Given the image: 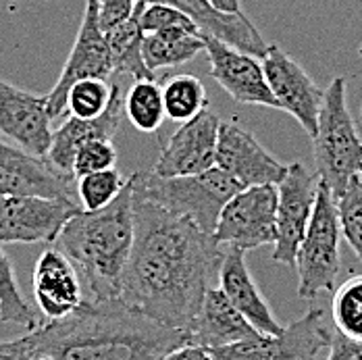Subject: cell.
I'll list each match as a JSON object with an SVG mask.
<instances>
[{
  "label": "cell",
  "instance_id": "6da1fadb",
  "mask_svg": "<svg viewBox=\"0 0 362 360\" xmlns=\"http://www.w3.org/2000/svg\"><path fill=\"white\" fill-rule=\"evenodd\" d=\"M223 252L225 246L194 221L134 192V246L119 298L156 323L187 331L218 275Z\"/></svg>",
  "mask_w": 362,
  "mask_h": 360
},
{
  "label": "cell",
  "instance_id": "7a4b0ae2",
  "mask_svg": "<svg viewBox=\"0 0 362 360\" xmlns=\"http://www.w3.org/2000/svg\"><path fill=\"white\" fill-rule=\"evenodd\" d=\"M23 337L34 360H163L189 344L185 331L156 323L121 298L83 300L69 317Z\"/></svg>",
  "mask_w": 362,
  "mask_h": 360
},
{
  "label": "cell",
  "instance_id": "3957f363",
  "mask_svg": "<svg viewBox=\"0 0 362 360\" xmlns=\"http://www.w3.org/2000/svg\"><path fill=\"white\" fill-rule=\"evenodd\" d=\"M57 248L79 267L90 300L119 298L121 277L134 246V175L100 211H79L57 238Z\"/></svg>",
  "mask_w": 362,
  "mask_h": 360
},
{
  "label": "cell",
  "instance_id": "277c9868",
  "mask_svg": "<svg viewBox=\"0 0 362 360\" xmlns=\"http://www.w3.org/2000/svg\"><path fill=\"white\" fill-rule=\"evenodd\" d=\"M313 140L319 180L335 198L362 169V136L348 108L346 77H335L323 96L319 125Z\"/></svg>",
  "mask_w": 362,
  "mask_h": 360
},
{
  "label": "cell",
  "instance_id": "5b68a950",
  "mask_svg": "<svg viewBox=\"0 0 362 360\" xmlns=\"http://www.w3.org/2000/svg\"><path fill=\"white\" fill-rule=\"evenodd\" d=\"M244 190L242 183L213 167L198 175L160 178L154 173H134V192L163 207L171 215L194 221L202 231L215 233L221 211Z\"/></svg>",
  "mask_w": 362,
  "mask_h": 360
},
{
  "label": "cell",
  "instance_id": "8992f818",
  "mask_svg": "<svg viewBox=\"0 0 362 360\" xmlns=\"http://www.w3.org/2000/svg\"><path fill=\"white\" fill-rule=\"evenodd\" d=\"M339 242L341 227L337 215V200L327 187V183L319 180L313 216L296 254L300 298L315 300L319 294L333 289L341 269Z\"/></svg>",
  "mask_w": 362,
  "mask_h": 360
},
{
  "label": "cell",
  "instance_id": "52a82bcc",
  "mask_svg": "<svg viewBox=\"0 0 362 360\" xmlns=\"http://www.w3.org/2000/svg\"><path fill=\"white\" fill-rule=\"evenodd\" d=\"M333 333H329L325 313L310 308L302 319L284 327L277 335H256L250 339L211 350L215 360H323Z\"/></svg>",
  "mask_w": 362,
  "mask_h": 360
},
{
  "label": "cell",
  "instance_id": "ba28073f",
  "mask_svg": "<svg viewBox=\"0 0 362 360\" xmlns=\"http://www.w3.org/2000/svg\"><path fill=\"white\" fill-rule=\"evenodd\" d=\"M277 185L240 190L221 211L213 238L221 246L254 250L277 240Z\"/></svg>",
  "mask_w": 362,
  "mask_h": 360
},
{
  "label": "cell",
  "instance_id": "9c48e42d",
  "mask_svg": "<svg viewBox=\"0 0 362 360\" xmlns=\"http://www.w3.org/2000/svg\"><path fill=\"white\" fill-rule=\"evenodd\" d=\"M112 73L115 69L109 42L98 23V0H86L81 25L77 30L67 63L63 65V71L59 75L54 88L46 94L50 117L57 119L67 112V94L73 83L90 77L109 79Z\"/></svg>",
  "mask_w": 362,
  "mask_h": 360
},
{
  "label": "cell",
  "instance_id": "30bf717a",
  "mask_svg": "<svg viewBox=\"0 0 362 360\" xmlns=\"http://www.w3.org/2000/svg\"><path fill=\"white\" fill-rule=\"evenodd\" d=\"M71 200L42 196L0 198V246L2 244H54L65 223L79 213Z\"/></svg>",
  "mask_w": 362,
  "mask_h": 360
},
{
  "label": "cell",
  "instance_id": "8fae6325",
  "mask_svg": "<svg viewBox=\"0 0 362 360\" xmlns=\"http://www.w3.org/2000/svg\"><path fill=\"white\" fill-rule=\"evenodd\" d=\"M0 196H42L77 202V180L0 136Z\"/></svg>",
  "mask_w": 362,
  "mask_h": 360
},
{
  "label": "cell",
  "instance_id": "7c38bea8",
  "mask_svg": "<svg viewBox=\"0 0 362 360\" xmlns=\"http://www.w3.org/2000/svg\"><path fill=\"white\" fill-rule=\"evenodd\" d=\"M269 90L281 110L290 112L300 127L315 138L319 125V112L323 107L325 92L313 81L300 63H296L277 44H269L260 59Z\"/></svg>",
  "mask_w": 362,
  "mask_h": 360
},
{
  "label": "cell",
  "instance_id": "4fadbf2b",
  "mask_svg": "<svg viewBox=\"0 0 362 360\" xmlns=\"http://www.w3.org/2000/svg\"><path fill=\"white\" fill-rule=\"evenodd\" d=\"M319 175L310 173L302 163L288 165V173L277 185V240L273 260L296 267V254L306 236L313 209L317 202Z\"/></svg>",
  "mask_w": 362,
  "mask_h": 360
},
{
  "label": "cell",
  "instance_id": "5bb4252c",
  "mask_svg": "<svg viewBox=\"0 0 362 360\" xmlns=\"http://www.w3.org/2000/svg\"><path fill=\"white\" fill-rule=\"evenodd\" d=\"M221 119L211 108L181 123L163 146L152 173L160 178L198 175L217 165V142Z\"/></svg>",
  "mask_w": 362,
  "mask_h": 360
},
{
  "label": "cell",
  "instance_id": "9a60e30c",
  "mask_svg": "<svg viewBox=\"0 0 362 360\" xmlns=\"http://www.w3.org/2000/svg\"><path fill=\"white\" fill-rule=\"evenodd\" d=\"M204 52L209 57V75L240 105L279 108L273 98L264 69L258 57L242 52L217 37L204 36Z\"/></svg>",
  "mask_w": 362,
  "mask_h": 360
},
{
  "label": "cell",
  "instance_id": "2e32d148",
  "mask_svg": "<svg viewBox=\"0 0 362 360\" xmlns=\"http://www.w3.org/2000/svg\"><path fill=\"white\" fill-rule=\"evenodd\" d=\"M244 187L279 185L288 173V165L269 154L248 129L235 121L221 123L217 142V165Z\"/></svg>",
  "mask_w": 362,
  "mask_h": 360
},
{
  "label": "cell",
  "instance_id": "e0dca14e",
  "mask_svg": "<svg viewBox=\"0 0 362 360\" xmlns=\"http://www.w3.org/2000/svg\"><path fill=\"white\" fill-rule=\"evenodd\" d=\"M52 117L46 94L37 96L0 79V136L19 148L48 156L52 144Z\"/></svg>",
  "mask_w": 362,
  "mask_h": 360
},
{
  "label": "cell",
  "instance_id": "ac0fdd59",
  "mask_svg": "<svg viewBox=\"0 0 362 360\" xmlns=\"http://www.w3.org/2000/svg\"><path fill=\"white\" fill-rule=\"evenodd\" d=\"M34 298L46 321H59L69 317L83 304L79 275L57 246L40 254L34 267Z\"/></svg>",
  "mask_w": 362,
  "mask_h": 360
},
{
  "label": "cell",
  "instance_id": "d6986e66",
  "mask_svg": "<svg viewBox=\"0 0 362 360\" xmlns=\"http://www.w3.org/2000/svg\"><path fill=\"white\" fill-rule=\"evenodd\" d=\"M218 284L227 300L250 321L254 329L262 335L281 333V323L273 315L267 298L254 281L252 273L246 265V250L225 246L223 260L218 267Z\"/></svg>",
  "mask_w": 362,
  "mask_h": 360
},
{
  "label": "cell",
  "instance_id": "ffe728a7",
  "mask_svg": "<svg viewBox=\"0 0 362 360\" xmlns=\"http://www.w3.org/2000/svg\"><path fill=\"white\" fill-rule=\"evenodd\" d=\"M142 2H158L171 4L183 11L204 36H213L242 50L252 57L262 59L269 44L262 40L260 32L244 13H227L215 6L211 0H142Z\"/></svg>",
  "mask_w": 362,
  "mask_h": 360
},
{
  "label": "cell",
  "instance_id": "44dd1931",
  "mask_svg": "<svg viewBox=\"0 0 362 360\" xmlns=\"http://www.w3.org/2000/svg\"><path fill=\"white\" fill-rule=\"evenodd\" d=\"M123 119V94L121 88L115 83L112 100L109 108L94 119H79V117H69L54 134H52V144L48 150V161L73 175V161L75 154L81 146L96 142V140H115L119 125Z\"/></svg>",
  "mask_w": 362,
  "mask_h": 360
},
{
  "label": "cell",
  "instance_id": "7402d4cb",
  "mask_svg": "<svg viewBox=\"0 0 362 360\" xmlns=\"http://www.w3.org/2000/svg\"><path fill=\"white\" fill-rule=\"evenodd\" d=\"M185 333H187L189 344H196L209 350L225 348V346L260 335L250 325V321L227 300V296L215 288L206 291L204 302L194 323L189 325Z\"/></svg>",
  "mask_w": 362,
  "mask_h": 360
},
{
  "label": "cell",
  "instance_id": "603a6c76",
  "mask_svg": "<svg viewBox=\"0 0 362 360\" xmlns=\"http://www.w3.org/2000/svg\"><path fill=\"white\" fill-rule=\"evenodd\" d=\"M200 52H204L202 34H189L183 30H165L158 34H146L142 44L146 65L154 73L185 65Z\"/></svg>",
  "mask_w": 362,
  "mask_h": 360
},
{
  "label": "cell",
  "instance_id": "cb8c5ba5",
  "mask_svg": "<svg viewBox=\"0 0 362 360\" xmlns=\"http://www.w3.org/2000/svg\"><path fill=\"white\" fill-rule=\"evenodd\" d=\"M140 8H138V13L129 21L112 28L110 32L105 34L107 42H109L110 59H112V69H115V73L127 75L134 81H140V79H156L154 71L148 69L144 54H142V44H144L146 34L142 32V25H140Z\"/></svg>",
  "mask_w": 362,
  "mask_h": 360
},
{
  "label": "cell",
  "instance_id": "d4e9b609",
  "mask_svg": "<svg viewBox=\"0 0 362 360\" xmlns=\"http://www.w3.org/2000/svg\"><path fill=\"white\" fill-rule=\"evenodd\" d=\"M123 115L142 134L158 132L163 121L167 119L163 103V86L156 79L134 81L129 92L123 96Z\"/></svg>",
  "mask_w": 362,
  "mask_h": 360
},
{
  "label": "cell",
  "instance_id": "484cf974",
  "mask_svg": "<svg viewBox=\"0 0 362 360\" xmlns=\"http://www.w3.org/2000/svg\"><path fill=\"white\" fill-rule=\"evenodd\" d=\"M163 103H165V115L169 121L185 123L198 117L209 107V96L200 77L189 75V73H180L165 81Z\"/></svg>",
  "mask_w": 362,
  "mask_h": 360
},
{
  "label": "cell",
  "instance_id": "4316f807",
  "mask_svg": "<svg viewBox=\"0 0 362 360\" xmlns=\"http://www.w3.org/2000/svg\"><path fill=\"white\" fill-rule=\"evenodd\" d=\"M331 321L337 333L362 346V275L346 279V284L335 289Z\"/></svg>",
  "mask_w": 362,
  "mask_h": 360
},
{
  "label": "cell",
  "instance_id": "83f0119b",
  "mask_svg": "<svg viewBox=\"0 0 362 360\" xmlns=\"http://www.w3.org/2000/svg\"><path fill=\"white\" fill-rule=\"evenodd\" d=\"M0 321L19 325L30 331L37 327L36 315L19 291L13 262L2 250V246H0Z\"/></svg>",
  "mask_w": 362,
  "mask_h": 360
},
{
  "label": "cell",
  "instance_id": "f1b7e54d",
  "mask_svg": "<svg viewBox=\"0 0 362 360\" xmlns=\"http://www.w3.org/2000/svg\"><path fill=\"white\" fill-rule=\"evenodd\" d=\"M115 83L110 86L107 79H79L73 83L67 94V112L79 119H94L100 117L112 100Z\"/></svg>",
  "mask_w": 362,
  "mask_h": 360
},
{
  "label": "cell",
  "instance_id": "f546056e",
  "mask_svg": "<svg viewBox=\"0 0 362 360\" xmlns=\"http://www.w3.org/2000/svg\"><path fill=\"white\" fill-rule=\"evenodd\" d=\"M129 178H123L117 169L88 173L77 180V198L83 211H100L121 194Z\"/></svg>",
  "mask_w": 362,
  "mask_h": 360
},
{
  "label": "cell",
  "instance_id": "4dcf8cb0",
  "mask_svg": "<svg viewBox=\"0 0 362 360\" xmlns=\"http://www.w3.org/2000/svg\"><path fill=\"white\" fill-rule=\"evenodd\" d=\"M337 200V215L341 238L350 244L354 254L362 262V181L361 175L348 183V187L341 192Z\"/></svg>",
  "mask_w": 362,
  "mask_h": 360
},
{
  "label": "cell",
  "instance_id": "1f68e13d",
  "mask_svg": "<svg viewBox=\"0 0 362 360\" xmlns=\"http://www.w3.org/2000/svg\"><path fill=\"white\" fill-rule=\"evenodd\" d=\"M140 25L144 34H158L165 30H183L189 34H200L198 25L180 8L171 4L144 2L140 8Z\"/></svg>",
  "mask_w": 362,
  "mask_h": 360
},
{
  "label": "cell",
  "instance_id": "d6a6232c",
  "mask_svg": "<svg viewBox=\"0 0 362 360\" xmlns=\"http://www.w3.org/2000/svg\"><path fill=\"white\" fill-rule=\"evenodd\" d=\"M117 165V148L112 140H96L81 146L73 161V178L79 180L88 173L115 169Z\"/></svg>",
  "mask_w": 362,
  "mask_h": 360
},
{
  "label": "cell",
  "instance_id": "836d02e7",
  "mask_svg": "<svg viewBox=\"0 0 362 360\" xmlns=\"http://www.w3.org/2000/svg\"><path fill=\"white\" fill-rule=\"evenodd\" d=\"M140 6H142V0H98L100 30L107 34L112 28L129 21L138 13Z\"/></svg>",
  "mask_w": 362,
  "mask_h": 360
},
{
  "label": "cell",
  "instance_id": "e575fe53",
  "mask_svg": "<svg viewBox=\"0 0 362 360\" xmlns=\"http://www.w3.org/2000/svg\"><path fill=\"white\" fill-rule=\"evenodd\" d=\"M362 359V346L354 344L350 339H346L341 333L333 331V339L329 346L325 360H361Z\"/></svg>",
  "mask_w": 362,
  "mask_h": 360
},
{
  "label": "cell",
  "instance_id": "d590c367",
  "mask_svg": "<svg viewBox=\"0 0 362 360\" xmlns=\"http://www.w3.org/2000/svg\"><path fill=\"white\" fill-rule=\"evenodd\" d=\"M0 360H34V356L30 352L25 337H19V339L0 344Z\"/></svg>",
  "mask_w": 362,
  "mask_h": 360
},
{
  "label": "cell",
  "instance_id": "8d00e7d4",
  "mask_svg": "<svg viewBox=\"0 0 362 360\" xmlns=\"http://www.w3.org/2000/svg\"><path fill=\"white\" fill-rule=\"evenodd\" d=\"M163 360H215V356L209 348H202L196 344H183L173 352H169Z\"/></svg>",
  "mask_w": 362,
  "mask_h": 360
},
{
  "label": "cell",
  "instance_id": "74e56055",
  "mask_svg": "<svg viewBox=\"0 0 362 360\" xmlns=\"http://www.w3.org/2000/svg\"><path fill=\"white\" fill-rule=\"evenodd\" d=\"M215 6L227 13H242V2L240 0H211Z\"/></svg>",
  "mask_w": 362,
  "mask_h": 360
},
{
  "label": "cell",
  "instance_id": "f35d334b",
  "mask_svg": "<svg viewBox=\"0 0 362 360\" xmlns=\"http://www.w3.org/2000/svg\"><path fill=\"white\" fill-rule=\"evenodd\" d=\"M358 125H361V134H362V107H361V119H358Z\"/></svg>",
  "mask_w": 362,
  "mask_h": 360
},
{
  "label": "cell",
  "instance_id": "ab89813d",
  "mask_svg": "<svg viewBox=\"0 0 362 360\" xmlns=\"http://www.w3.org/2000/svg\"><path fill=\"white\" fill-rule=\"evenodd\" d=\"M358 52H361V57H362V46H361V48H358Z\"/></svg>",
  "mask_w": 362,
  "mask_h": 360
},
{
  "label": "cell",
  "instance_id": "60d3db41",
  "mask_svg": "<svg viewBox=\"0 0 362 360\" xmlns=\"http://www.w3.org/2000/svg\"><path fill=\"white\" fill-rule=\"evenodd\" d=\"M358 175H361V181H362V169H361V173H358Z\"/></svg>",
  "mask_w": 362,
  "mask_h": 360
},
{
  "label": "cell",
  "instance_id": "b9f144b4",
  "mask_svg": "<svg viewBox=\"0 0 362 360\" xmlns=\"http://www.w3.org/2000/svg\"><path fill=\"white\" fill-rule=\"evenodd\" d=\"M0 198H2V196H0Z\"/></svg>",
  "mask_w": 362,
  "mask_h": 360
},
{
  "label": "cell",
  "instance_id": "7bdbcfd3",
  "mask_svg": "<svg viewBox=\"0 0 362 360\" xmlns=\"http://www.w3.org/2000/svg\"><path fill=\"white\" fill-rule=\"evenodd\" d=\"M361 360H362V359H361Z\"/></svg>",
  "mask_w": 362,
  "mask_h": 360
}]
</instances>
